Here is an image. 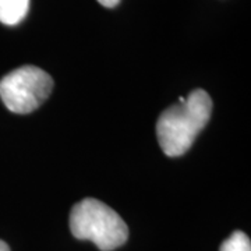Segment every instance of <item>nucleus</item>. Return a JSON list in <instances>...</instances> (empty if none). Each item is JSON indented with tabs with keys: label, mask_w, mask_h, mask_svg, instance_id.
Here are the masks:
<instances>
[{
	"label": "nucleus",
	"mask_w": 251,
	"mask_h": 251,
	"mask_svg": "<svg viewBox=\"0 0 251 251\" xmlns=\"http://www.w3.org/2000/svg\"><path fill=\"white\" fill-rule=\"evenodd\" d=\"M211 113L212 99L204 90H194L183 102L166 109L156 123L158 141L165 155L175 158L187 152Z\"/></svg>",
	"instance_id": "obj_1"
},
{
	"label": "nucleus",
	"mask_w": 251,
	"mask_h": 251,
	"mask_svg": "<svg viewBox=\"0 0 251 251\" xmlns=\"http://www.w3.org/2000/svg\"><path fill=\"white\" fill-rule=\"evenodd\" d=\"M70 230L80 240H90L100 251L116 250L128 239V227L116 211L95 198L73 206Z\"/></svg>",
	"instance_id": "obj_2"
},
{
	"label": "nucleus",
	"mask_w": 251,
	"mask_h": 251,
	"mask_svg": "<svg viewBox=\"0 0 251 251\" xmlns=\"http://www.w3.org/2000/svg\"><path fill=\"white\" fill-rule=\"evenodd\" d=\"M53 88L52 77L35 66H23L0 80V98L13 113L27 115L39 108Z\"/></svg>",
	"instance_id": "obj_3"
},
{
	"label": "nucleus",
	"mask_w": 251,
	"mask_h": 251,
	"mask_svg": "<svg viewBox=\"0 0 251 251\" xmlns=\"http://www.w3.org/2000/svg\"><path fill=\"white\" fill-rule=\"evenodd\" d=\"M29 10V0H0V23L4 25H17Z\"/></svg>",
	"instance_id": "obj_4"
},
{
	"label": "nucleus",
	"mask_w": 251,
	"mask_h": 251,
	"mask_svg": "<svg viewBox=\"0 0 251 251\" xmlns=\"http://www.w3.org/2000/svg\"><path fill=\"white\" fill-rule=\"evenodd\" d=\"M219 251H251L250 237L240 230H236L221 244Z\"/></svg>",
	"instance_id": "obj_5"
},
{
	"label": "nucleus",
	"mask_w": 251,
	"mask_h": 251,
	"mask_svg": "<svg viewBox=\"0 0 251 251\" xmlns=\"http://www.w3.org/2000/svg\"><path fill=\"white\" fill-rule=\"evenodd\" d=\"M98 1L103 6V7H108V9L116 7L117 4L120 3V0H98Z\"/></svg>",
	"instance_id": "obj_6"
},
{
	"label": "nucleus",
	"mask_w": 251,
	"mask_h": 251,
	"mask_svg": "<svg viewBox=\"0 0 251 251\" xmlns=\"http://www.w3.org/2000/svg\"><path fill=\"white\" fill-rule=\"evenodd\" d=\"M0 251H10L7 243L3 242V240H0Z\"/></svg>",
	"instance_id": "obj_7"
}]
</instances>
